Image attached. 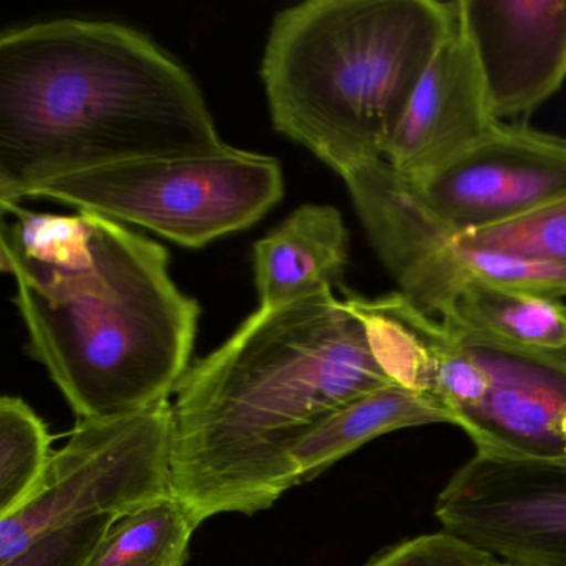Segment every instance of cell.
Wrapping results in <instances>:
<instances>
[{
    "instance_id": "cell-1",
    "label": "cell",
    "mask_w": 566,
    "mask_h": 566,
    "mask_svg": "<svg viewBox=\"0 0 566 566\" xmlns=\"http://www.w3.org/2000/svg\"><path fill=\"white\" fill-rule=\"evenodd\" d=\"M394 386L334 290L258 310L175 392L171 492L203 525L273 506L294 449L340 407Z\"/></svg>"
},
{
    "instance_id": "cell-2",
    "label": "cell",
    "mask_w": 566,
    "mask_h": 566,
    "mask_svg": "<svg viewBox=\"0 0 566 566\" xmlns=\"http://www.w3.org/2000/svg\"><path fill=\"white\" fill-rule=\"evenodd\" d=\"M224 145L190 72L135 29L55 19L0 35V205L71 175Z\"/></svg>"
},
{
    "instance_id": "cell-3",
    "label": "cell",
    "mask_w": 566,
    "mask_h": 566,
    "mask_svg": "<svg viewBox=\"0 0 566 566\" xmlns=\"http://www.w3.org/2000/svg\"><path fill=\"white\" fill-rule=\"evenodd\" d=\"M12 276L29 354L77 420L120 419L175 396L201 310L175 284L160 243L92 213L88 260Z\"/></svg>"
},
{
    "instance_id": "cell-4",
    "label": "cell",
    "mask_w": 566,
    "mask_h": 566,
    "mask_svg": "<svg viewBox=\"0 0 566 566\" xmlns=\"http://www.w3.org/2000/svg\"><path fill=\"white\" fill-rule=\"evenodd\" d=\"M452 0H306L274 18L261 78L274 128L339 177L384 160Z\"/></svg>"
},
{
    "instance_id": "cell-5",
    "label": "cell",
    "mask_w": 566,
    "mask_h": 566,
    "mask_svg": "<svg viewBox=\"0 0 566 566\" xmlns=\"http://www.w3.org/2000/svg\"><path fill=\"white\" fill-rule=\"evenodd\" d=\"M284 195L280 161L224 145L203 157L151 158L71 175L31 198L135 224L185 248L247 230Z\"/></svg>"
},
{
    "instance_id": "cell-6",
    "label": "cell",
    "mask_w": 566,
    "mask_h": 566,
    "mask_svg": "<svg viewBox=\"0 0 566 566\" xmlns=\"http://www.w3.org/2000/svg\"><path fill=\"white\" fill-rule=\"evenodd\" d=\"M171 400L112 420H77L38 489L0 518V565L61 526L122 516L171 493Z\"/></svg>"
},
{
    "instance_id": "cell-7",
    "label": "cell",
    "mask_w": 566,
    "mask_h": 566,
    "mask_svg": "<svg viewBox=\"0 0 566 566\" xmlns=\"http://www.w3.org/2000/svg\"><path fill=\"white\" fill-rule=\"evenodd\" d=\"M443 532L505 566H566V460L476 453L436 502Z\"/></svg>"
},
{
    "instance_id": "cell-8",
    "label": "cell",
    "mask_w": 566,
    "mask_h": 566,
    "mask_svg": "<svg viewBox=\"0 0 566 566\" xmlns=\"http://www.w3.org/2000/svg\"><path fill=\"white\" fill-rule=\"evenodd\" d=\"M413 188L459 233L505 223L566 197V137L496 122Z\"/></svg>"
},
{
    "instance_id": "cell-9",
    "label": "cell",
    "mask_w": 566,
    "mask_h": 566,
    "mask_svg": "<svg viewBox=\"0 0 566 566\" xmlns=\"http://www.w3.org/2000/svg\"><path fill=\"white\" fill-rule=\"evenodd\" d=\"M357 217L399 293L442 319L470 281V248L387 161L343 175Z\"/></svg>"
},
{
    "instance_id": "cell-10",
    "label": "cell",
    "mask_w": 566,
    "mask_h": 566,
    "mask_svg": "<svg viewBox=\"0 0 566 566\" xmlns=\"http://www.w3.org/2000/svg\"><path fill=\"white\" fill-rule=\"evenodd\" d=\"M450 329L489 379L480 403L453 422L476 453L566 460V347L528 349Z\"/></svg>"
},
{
    "instance_id": "cell-11",
    "label": "cell",
    "mask_w": 566,
    "mask_h": 566,
    "mask_svg": "<svg viewBox=\"0 0 566 566\" xmlns=\"http://www.w3.org/2000/svg\"><path fill=\"white\" fill-rule=\"evenodd\" d=\"M460 0L387 144L384 161L416 185L482 140L496 124Z\"/></svg>"
},
{
    "instance_id": "cell-12",
    "label": "cell",
    "mask_w": 566,
    "mask_h": 566,
    "mask_svg": "<svg viewBox=\"0 0 566 566\" xmlns=\"http://www.w3.org/2000/svg\"><path fill=\"white\" fill-rule=\"evenodd\" d=\"M496 120L526 117L566 81V0H460Z\"/></svg>"
},
{
    "instance_id": "cell-13",
    "label": "cell",
    "mask_w": 566,
    "mask_h": 566,
    "mask_svg": "<svg viewBox=\"0 0 566 566\" xmlns=\"http://www.w3.org/2000/svg\"><path fill=\"white\" fill-rule=\"evenodd\" d=\"M349 258V231L329 205L307 203L253 248L261 310L286 306L339 286Z\"/></svg>"
},
{
    "instance_id": "cell-14",
    "label": "cell",
    "mask_w": 566,
    "mask_h": 566,
    "mask_svg": "<svg viewBox=\"0 0 566 566\" xmlns=\"http://www.w3.org/2000/svg\"><path fill=\"white\" fill-rule=\"evenodd\" d=\"M450 422L446 407L399 386L373 390L337 409L294 449V486L319 476L370 440L407 427Z\"/></svg>"
},
{
    "instance_id": "cell-15",
    "label": "cell",
    "mask_w": 566,
    "mask_h": 566,
    "mask_svg": "<svg viewBox=\"0 0 566 566\" xmlns=\"http://www.w3.org/2000/svg\"><path fill=\"white\" fill-rule=\"evenodd\" d=\"M343 301L363 327L370 354L387 379L437 399V357L449 334L446 323L399 291L376 300L347 294Z\"/></svg>"
},
{
    "instance_id": "cell-16",
    "label": "cell",
    "mask_w": 566,
    "mask_h": 566,
    "mask_svg": "<svg viewBox=\"0 0 566 566\" xmlns=\"http://www.w3.org/2000/svg\"><path fill=\"white\" fill-rule=\"evenodd\" d=\"M442 321L510 346L566 347V304L556 297L473 283L460 291Z\"/></svg>"
},
{
    "instance_id": "cell-17",
    "label": "cell",
    "mask_w": 566,
    "mask_h": 566,
    "mask_svg": "<svg viewBox=\"0 0 566 566\" xmlns=\"http://www.w3.org/2000/svg\"><path fill=\"white\" fill-rule=\"evenodd\" d=\"M200 523L174 492L122 516L88 566H187Z\"/></svg>"
},
{
    "instance_id": "cell-18",
    "label": "cell",
    "mask_w": 566,
    "mask_h": 566,
    "mask_svg": "<svg viewBox=\"0 0 566 566\" xmlns=\"http://www.w3.org/2000/svg\"><path fill=\"white\" fill-rule=\"evenodd\" d=\"M54 437L28 402L0 399V518L21 509L52 459Z\"/></svg>"
},
{
    "instance_id": "cell-19",
    "label": "cell",
    "mask_w": 566,
    "mask_h": 566,
    "mask_svg": "<svg viewBox=\"0 0 566 566\" xmlns=\"http://www.w3.org/2000/svg\"><path fill=\"white\" fill-rule=\"evenodd\" d=\"M467 247L566 266V197L525 217L459 233Z\"/></svg>"
},
{
    "instance_id": "cell-20",
    "label": "cell",
    "mask_w": 566,
    "mask_h": 566,
    "mask_svg": "<svg viewBox=\"0 0 566 566\" xmlns=\"http://www.w3.org/2000/svg\"><path fill=\"white\" fill-rule=\"evenodd\" d=\"M118 520L117 516H98L52 530L0 566H88Z\"/></svg>"
},
{
    "instance_id": "cell-21",
    "label": "cell",
    "mask_w": 566,
    "mask_h": 566,
    "mask_svg": "<svg viewBox=\"0 0 566 566\" xmlns=\"http://www.w3.org/2000/svg\"><path fill=\"white\" fill-rule=\"evenodd\" d=\"M364 566H496V562L475 546L440 530L396 543Z\"/></svg>"
},
{
    "instance_id": "cell-22",
    "label": "cell",
    "mask_w": 566,
    "mask_h": 566,
    "mask_svg": "<svg viewBox=\"0 0 566 566\" xmlns=\"http://www.w3.org/2000/svg\"><path fill=\"white\" fill-rule=\"evenodd\" d=\"M496 566H505V565H500V563H496Z\"/></svg>"
}]
</instances>
